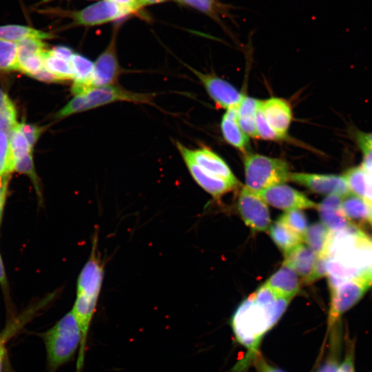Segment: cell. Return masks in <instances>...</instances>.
Here are the masks:
<instances>
[{"instance_id": "1", "label": "cell", "mask_w": 372, "mask_h": 372, "mask_svg": "<svg viewBox=\"0 0 372 372\" xmlns=\"http://www.w3.org/2000/svg\"><path fill=\"white\" fill-rule=\"evenodd\" d=\"M290 300L277 297L263 301L251 294L245 300L232 318V327L237 340L249 350L257 351L262 336L280 319Z\"/></svg>"}, {"instance_id": "2", "label": "cell", "mask_w": 372, "mask_h": 372, "mask_svg": "<svg viewBox=\"0 0 372 372\" xmlns=\"http://www.w3.org/2000/svg\"><path fill=\"white\" fill-rule=\"evenodd\" d=\"M97 241L98 235L96 233L92 240L89 259L78 278L76 298L72 309L81 333L76 372H81L84 365L88 331L96 310L104 276V265L97 251Z\"/></svg>"}, {"instance_id": "3", "label": "cell", "mask_w": 372, "mask_h": 372, "mask_svg": "<svg viewBox=\"0 0 372 372\" xmlns=\"http://www.w3.org/2000/svg\"><path fill=\"white\" fill-rule=\"evenodd\" d=\"M44 342L49 372L68 362L79 349L81 333L72 311L41 335Z\"/></svg>"}, {"instance_id": "4", "label": "cell", "mask_w": 372, "mask_h": 372, "mask_svg": "<svg viewBox=\"0 0 372 372\" xmlns=\"http://www.w3.org/2000/svg\"><path fill=\"white\" fill-rule=\"evenodd\" d=\"M154 94L137 93L114 85L93 87L85 93L75 96L56 114L62 118L117 101L153 104Z\"/></svg>"}, {"instance_id": "5", "label": "cell", "mask_w": 372, "mask_h": 372, "mask_svg": "<svg viewBox=\"0 0 372 372\" xmlns=\"http://www.w3.org/2000/svg\"><path fill=\"white\" fill-rule=\"evenodd\" d=\"M243 163L246 186L254 192L289 180V167L282 159L247 152Z\"/></svg>"}, {"instance_id": "6", "label": "cell", "mask_w": 372, "mask_h": 372, "mask_svg": "<svg viewBox=\"0 0 372 372\" xmlns=\"http://www.w3.org/2000/svg\"><path fill=\"white\" fill-rule=\"evenodd\" d=\"M41 12L65 15L70 17L74 24L84 26L101 25L121 19L132 13L130 10L110 0L100 1L78 11L61 12L54 9H48L45 11L41 10Z\"/></svg>"}, {"instance_id": "7", "label": "cell", "mask_w": 372, "mask_h": 372, "mask_svg": "<svg viewBox=\"0 0 372 372\" xmlns=\"http://www.w3.org/2000/svg\"><path fill=\"white\" fill-rule=\"evenodd\" d=\"M371 287L366 280L355 278L330 287L329 326L333 325L343 313L356 304Z\"/></svg>"}, {"instance_id": "8", "label": "cell", "mask_w": 372, "mask_h": 372, "mask_svg": "<svg viewBox=\"0 0 372 372\" xmlns=\"http://www.w3.org/2000/svg\"><path fill=\"white\" fill-rule=\"evenodd\" d=\"M238 209L244 223L254 231H266L271 219L267 203L247 186L242 187L238 199Z\"/></svg>"}, {"instance_id": "9", "label": "cell", "mask_w": 372, "mask_h": 372, "mask_svg": "<svg viewBox=\"0 0 372 372\" xmlns=\"http://www.w3.org/2000/svg\"><path fill=\"white\" fill-rule=\"evenodd\" d=\"M265 203L283 210L316 208L313 202L303 193L285 184L276 185L259 192H255Z\"/></svg>"}, {"instance_id": "10", "label": "cell", "mask_w": 372, "mask_h": 372, "mask_svg": "<svg viewBox=\"0 0 372 372\" xmlns=\"http://www.w3.org/2000/svg\"><path fill=\"white\" fill-rule=\"evenodd\" d=\"M289 180L322 194L345 197L350 190L343 176L308 173H290Z\"/></svg>"}, {"instance_id": "11", "label": "cell", "mask_w": 372, "mask_h": 372, "mask_svg": "<svg viewBox=\"0 0 372 372\" xmlns=\"http://www.w3.org/2000/svg\"><path fill=\"white\" fill-rule=\"evenodd\" d=\"M176 145L194 180L214 198L218 199L224 194L238 187L202 169L192 158L190 153L191 149L180 142H176Z\"/></svg>"}, {"instance_id": "12", "label": "cell", "mask_w": 372, "mask_h": 372, "mask_svg": "<svg viewBox=\"0 0 372 372\" xmlns=\"http://www.w3.org/2000/svg\"><path fill=\"white\" fill-rule=\"evenodd\" d=\"M203 84L214 102L227 110L237 108L244 95L226 81L216 76L203 74L189 68Z\"/></svg>"}, {"instance_id": "13", "label": "cell", "mask_w": 372, "mask_h": 372, "mask_svg": "<svg viewBox=\"0 0 372 372\" xmlns=\"http://www.w3.org/2000/svg\"><path fill=\"white\" fill-rule=\"evenodd\" d=\"M121 73L116 50V35L94 63L92 87L114 85Z\"/></svg>"}, {"instance_id": "14", "label": "cell", "mask_w": 372, "mask_h": 372, "mask_svg": "<svg viewBox=\"0 0 372 372\" xmlns=\"http://www.w3.org/2000/svg\"><path fill=\"white\" fill-rule=\"evenodd\" d=\"M260 107L270 127L280 139L285 138L292 120V111L288 102L271 97L260 101Z\"/></svg>"}, {"instance_id": "15", "label": "cell", "mask_w": 372, "mask_h": 372, "mask_svg": "<svg viewBox=\"0 0 372 372\" xmlns=\"http://www.w3.org/2000/svg\"><path fill=\"white\" fill-rule=\"evenodd\" d=\"M190 153L195 163L207 173L238 187L239 181L229 167L211 149L202 147L190 149Z\"/></svg>"}, {"instance_id": "16", "label": "cell", "mask_w": 372, "mask_h": 372, "mask_svg": "<svg viewBox=\"0 0 372 372\" xmlns=\"http://www.w3.org/2000/svg\"><path fill=\"white\" fill-rule=\"evenodd\" d=\"M265 285L277 296L289 300L298 293L300 287L298 274L285 265L271 276Z\"/></svg>"}, {"instance_id": "17", "label": "cell", "mask_w": 372, "mask_h": 372, "mask_svg": "<svg viewBox=\"0 0 372 372\" xmlns=\"http://www.w3.org/2000/svg\"><path fill=\"white\" fill-rule=\"evenodd\" d=\"M318 256L308 246L302 243L285 254L282 265L293 269L304 282L311 274Z\"/></svg>"}, {"instance_id": "18", "label": "cell", "mask_w": 372, "mask_h": 372, "mask_svg": "<svg viewBox=\"0 0 372 372\" xmlns=\"http://www.w3.org/2000/svg\"><path fill=\"white\" fill-rule=\"evenodd\" d=\"M237 108L227 110L223 115L220 127L225 141L238 149L246 151L248 136L241 130L238 123Z\"/></svg>"}, {"instance_id": "19", "label": "cell", "mask_w": 372, "mask_h": 372, "mask_svg": "<svg viewBox=\"0 0 372 372\" xmlns=\"http://www.w3.org/2000/svg\"><path fill=\"white\" fill-rule=\"evenodd\" d=\"M70 63L74 74L73 87L79 92H83L91 87L94 63L79 54L74 53Z\"/></svg>"}, {"instance_id": "20", "label": "cell", "mask_w": 372, "mask_h": 372, "mask_svg": "<svg viewBox=\"0 0 372 372\" xmlns=\"http://www.w3.org/2000/svg\"><path fill=\"white\" fill-rule=\"evenodd\" d=\"M178 1L196 9L208 16L220 24L223 19H232V6L219 0H177Z\"/></svg>"}, {"instance_id": "21", "label": "cell", "mask_w": 372, "mask_h": 372, "mask_svg": "<svg viewBox=\"0 0 372 372\" xmlns=\"http://www.w3.org/2000/svg\"><path fill=\"white\" fill-rule=\"evenodd\" d=\"M260 100L244 96L237 110L238 123L241 130L249 136L258 138L256 115L260 105Z\"/></svg>"}, {"instance_id": "22", "label": "cell", "mask_w": 372, "mask_h": 372, "mask_svg": "<svg viewBox=\"0 0 372 372\" xmlns=\"http://www.w3.org/2000/svg\"><path fill=\"white\" fill-rule=\"evenodd\" d=\"M54 36L51 33L34 28L17 24L0 25V39L18 43L26 39H50Z\"/></svg>"}, {"instance_id": "23", "label": "cell", "mask_w": 372, "mask_h": 372, "mask_svg": "<svg viewBox=\"0 0 372 372\" xmlns=\"http://www.w3.org/2000/svg\"><path fill=\"white\" fill-rule=\"evenodd\" d=\"M340 211L349 220L356 222L371 221L372 207L362 198L353 194L343 198Z\"/></svg>"}, {"instance_id": "24", "label": "cell", "mask_w": 372, "mask_h": 372, "mask_svg": "<svg viewBox=\"0 0 372 372\" xmlns=\"http://www.w3.org/2000/svg\"><path fill=\"white\" fill-rule=\"evenodd\" d=\"M269 234L273 241L284 254L293 249L304 240L302 237L278 220L269 227Z\"/></svg>"}, {"instance_id": "25", "label": "cell", "mask_w": 372, "mask_h": 372, "mask_svg": "<svg viewBox=\"0 0 372 372\" xmlns=\"http://www.w3.org/2000/svg\"><path fill=\"white\" fill-rule=\"evenodd\" d=\"M330 233L331 231L322 223H316L307 228L304 240L318 256H325Z\"/></svg>"}, {"instance_id": "26", "label": "cell", "mask_w": 372, "mask_h": 372, "mask_svg": "<svg viewBox=\"0 0 372 372\" xmlns=\"http://www.w3.org/2000/svg\"><path fill=\"white\" fill-rule=\"evenodd\" d=\"M44 68L59 81L74 79V74L69 61L52 55L49 50L44 53Z\"/></svg>"}, {"instance_id": "27", "label": "cell", "mask_w": 372, "mask_h": 372, "mask_svg": "<svg viewBox=\"0 0 372 372\" xmlns=\"http://www.w3.org/2000/svg\"><path fill=\"white\" fill-rule=\"evenodd\" d=\"M8 138L14 164L27 154L32 153V147L20 130L19 123L9 132Z\"/></svg>"}, {"instance_id": "28", "label": "cell", "mask_w": 372, "mask_h": 372, "mask_svg": "<svg viewBox=\"0 0 372 372\" xmlns=\"http://www.w3.org/2000/svg\"><path fill=\"white\" fill-rule=\"evenodd\" d=\"M350 192L360 198H364L366 187V172L361 166L351 167L343 175Z\"/></svg>"}, {"instance_id": "29", "label": "cell", "mask_w": 372, "mask_h": 372, "mask_svg": "<svg viewBox=\"0 0 372 372\" xmlns=\"http://www.w3.org/2000/svg\"><path fill=\"white\" fill-rule=\"evenodd\" d=\"M278 220L304 238L308 223L305 214L301 209L289 210L280 216Z\"/></svg>"}, {"instance_id": "30", "label": "cell", "mask_w": 372, "mask_h": 372, "mask_svg": "<svg viewBox=\"0 0 372 372\" xmlns=\"http://www.w3.org/2000/svg\"><path fill=\"white\" fill-rule=\"evenodd\" d=\"M0 70H19L17 43L0 39Z\"/></svg>"}, {"instance_id": "31", "label": "cell", "mask_w": 372, "mask_h": 372, "mask_svg": "<svg viewBox=\"0 0 372 372\" xmlns=\"http://www.w3.org/2000/svg\"><path fill=\"white\" fill-rule=\"evenodd\" d=\"M41 39H26L17 43L18 63L27 58L42 54L47 49Z\"/></svg>"}, {"instance_id": "32", "label": "cell", "mask_w": 372, "mask_h": 372, "mask_svg": "<svg viewBox=\"0 0 372 372\" xmlns=\"http://www.w3.org/2000/svg\"><path fill=\"white\" fill-rule=\"evenodd\" d=\"M8 135L7 132H0V174H10L14 169Z\"/></svg>"}, {"instance_id": "33", "label": "cell", "mask_w": 372, "mask_h": 372, "mask_svg": "<svg viewBox=\"0 0 372 372\" xmlns=\"http://www.w3.org/2000/svg\"><path fill=\"white\" fill-rule=\"evenodd\" d=\"M322 223L331 231H337L347 227L349 223L340 210L319 211Z\"/></svg>"}, {"instance_id": "34", "label": "cell", "mask_w": 372, "mask_h": 372, "mask_svg": "<svg viewBox=\"0 0 372 372\" xmlns=\"http://www.w3.org/2000/svg\"><path fill=\"white\" fill-rule=\"evenodd\" d=\"M256 124L258 138L265 140H280L279 136L268 125L260 105L256 115Z\"/></svg>"}, {"instance_id": "35", "label": "cell", "mask_w": 372, "mask_h": 372, "mask_svg": "<svg viewBox=\"0 0 372 372\" xmlns=\"http://www.w3.org/2000/svg\"><path fill=\"white\" fill-rule=\"evenodd\" d=\"M17 124V112L11 102L0 110V132L9 134Z\"/></svg>"}, {"instance_id": "36", "label": "cell", "mask_w": 372, "mask_h": 372, "mask_svg": "<svg viewBox=\"0 0 372 372\" xmlns=\"http://www.w3.org/2000/svg\"><path fill=\"white\" fill-rule=\"evenodd\" d=\"M25 59L19 62V70L32 76L44 67V53Z\"/></svg>"}, {"instance_id": "37", "label": "cell", "mask_w": 372, "mask_h": 372, "mask_svg": "<svg viewBox=\"0 0 372 372\" xmlns=\"http://www.w3.org/2000/svg\"><path fill=\"white\" fill-rule=\"evenodd\" d=\"M14 169L19 172L28 174L34 180L37 189V179L34 169L32 153L27 154L14 164Z\"/></svg>"}, {"instance_id": "38", "label": "cell", "mask_w": 372, "mask_h": 372, "mask_svg": "<svg viewBox=\"0 0 372 372\" xmlns=\"http://www.w3.org/2000/svg\"><path fill=\"white\" fill-rule=\"evenodd\" d=\"M326 264L327 257L322 256H318L311 274L304 282L309 284L327 275V272Z\"/></svg>"}, {"instance_id": "39", "label": "cell", "mask_w": 372, "mask_h": 372, "mask_svg": "<svg viewBox=\"0 0 372 372\" xmlns=\"http://www.w3.org/2000/svg\"><path fill=\"white\" fill-rule=\"evenodd\" d=\"M19 127L32 148L41 133V128L34 125L24 123H19Z\"/></svg>"}, {"instance_id": "40", "label": "cell", "mask_w": 372, "mask_h": 372, "mask_svg": "<svg viewBox=\"0 0 372 372\" xmlns=\"http://www.w3.org/2000/svg\"><path fill=\"white\" fill-rule=\"evenodd\" d=\"M343 197L338 195H329L326 197L320 204L317 209L321 210H340Z\"/></svg>"}, {"instance_id": "41", "label": "cell", "mask_w": 372, "mask_h": 372, "mask_svg": "<svg viewBox=\"0 0 372 372\" xmlns=\"http://www.w3.org/2000/svg\"><path fill=\"white\" fill-rule=\"evenodd\" d=\"M49 52L52 55L69 62L71 56L74 53L71 48L62 45L54 47L49 50Z\"/></svg>"}, {"instance_id": "42", "label": "cell", "mask_w": 372, "mask_h": 372, "mask_svg": "<svg viewBox=\"0 0 372 372\" xmlns=\"http://www.w3.org/2000/svg\"><path fill=\"white\" fill-rule=\"evenodd\" d=\"M10 176L8 174H0V221L5 203L6 194Z\"/></svg>"}, {"instance_id": "43", "label": "cell", "mask_w": 372, "mask_h": 372, "mask_svg": "<svg viewBox=\"0 0 372 372\" xmlns=\"http://www.w3.org/2000/svg\"><path fill=\"white\" fill-rule=\"evenodd\" d=\"M31 76L37 80L48 83L60 81L54 75L48 72L44 67Z\"/></svg>"}, {"instance_id": "44", "label": "cell", "mask_w": 372, "mask_h": 372, "mask_svg": "<svg viewBox=\"0 0 372 372\" xmlns=\"http://www.w3.org/2000/svg\"><path fill=\"white\" fill-rule=\"evenodd\" d=\"M366 172V187L363 199L372 207V168Z\"/></svg>"}, {"instance_id": "45", "label": "cell", "mask_w": 372, "mask_h": 372, "mask_svg": "<svg viewBox=\"0 0 372 372\" xmlns=\"http://www.w3.org/2000/svg\"><path fill=\"white\" fill-rule=\"evenodd\" d=\"M353 354L350 353L346 356L344 360L339 366L336 372H355Z\"/></svg>"}, {"instance_id": "46", "label": "cell", "mask_w": 372, "mask_h": 372, "mask_svg": "<svg viewBox=\"0 0 372 372\" xmlns=\"http://www.w3.org/2000/svg\"><path fill=\"white\" fill-rule=\"evenodd\" d=\"M115 3L130 10L132 13L138 10L141 6L138 0H110Z\"/></svg>"}, {"instance_id": "47", "label": "cell", "mask_w": 372, "mask_h": 372, "mask_svg": "<svg viewBox=\"0 0 372 372\" xmlns=\"http://www.w3.org/2000/svg\"><path fill=\"white\" fill-rule=\"evenodd\" d=\"M355 141L359 144H364L372 146V132H364L357 131L355 134Z\"/></svg>"}, {"instance_id": "48", "label": "cell", "mask_w": 372, "mask_h": 372, "mask_svg": "<svg viewBox=\"0 0 372 372\" xmlns=\"http://www.w3.org/2000/svg\"><path fill=\"white\" fill-rule=\"evenodd\" d=\"M339 365L335 360H330L323 364L317 372H336Z\"/></svg>"}, {"instance_id": "49", "label": "cell", "mask_w": 372, "mask_h": 372, "mask_svg": "<svg viewBox=\"0 0 372 372\" xmlns=\"http://www.w3.org/2000/svg\"><path fill=\"white\" fill-rule=\"evenodd\" d=\"M257 366L259 369L260 372H284L278 369L267 364L262 360L258 361Z\"/></svg>"}, {"instance_id": "50", "label": "cell", "mask_w": 372, "mask_h": 372, "mask_svg": "<svg viewBox=\"0 0 372 372\" xmlns=\"http://www.w3.org/2000/svg\"><path fill=\"white\" fill-rule=\"evenodd\" d=\"M10 103H11V101L7 94L0 89V110L7 106Z\"/></svg>"}, {"instance_id": "51", "label": "cell", "mask_w": 372, "mask_h": 372, "mask_svg": "<svg viewBox=\"0 0 372 372\" xmlns=\"http://www.w3.org/2000/svg\"><path fill=\"white\" fill-rule=\"evenodd\" d=\"M5 352H6V350H5L4 344L0 336V372H2V369H3V364L4 358H5Z\"/></svg>"}, {"instance_id": "52", "label": "cell", "mask_w": 372, "mask_h": 372, "mask_svg": "<svg viewBox=\"0 0 372 372\" xmlns=\"http://www.w3.org/2000/svg\"><path fill=\"white\" fill-rule=\"evenodd\" d=\"M140 6L142 7L145 5L157 3L165 1L166 0H138Z\"/></svg>"}, {"instance_id": "53", "label": "cell", "mask_w": 372, "mask_h": 372, "mask_svg": "<svg viewBox=\"0 0 372 372\" xmlns=\"http://www.w3.org/2000/svg\"><path fill=\"white\" fill-rule=\"evenodd\" d=\"M0 282L1 285H5L6 282V277H5V271L3 266V263L0 257Z\"/></svg>"}, {"instance_id": "54", "label": "cell", "mask_w": 372, "mask_h": 372, "mask_svg": "<svg viewBox=\"0 0 372 372\" xmlns=\"http://www.w3.org/2000/svg\"><path fill=\"white\" fill-rule=\"evenodd\" d=\"M365 280L372 286V259Z\"/></svg>"}, {"instance_id": "55", "label": "cell", "mask_w": 372, "mask_h": 372, "mask_svg": "<svg viewBox=\"0 0 372 372\" xmlns=\"http://www.w3.org/2000/svg\"><path fill=\"white\" fill-rule=\"evenodd\" d=\"M54 0H41L39 1V3H38L37 5L39 6V5H43L44 3H49V2H51V1H53Z\"/></svg>"}, {"instance_id": "56", "label": "cell", "mask_w": 372, "mask_h": 372, "mask_svg": "<svg viewBox=\"0 0 372 372\" xmlns=\"http://www.w3.org/2000/svg\"><path fill=\"white\" fill-rule=\"evenodd\" d=\"M370 222L372 223V211H371V221Z\"/></svg>"}]
</instances>
